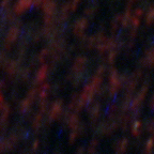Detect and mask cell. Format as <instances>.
Returning <instances> with one entry per match:
<instances>
[{"instance_id":"1","label":"cell","mask_w":154,"mask_h":154,"mask_svg":"<svg viewBox=\"0 0 154 154\" xmlns=\"http://www.w3.org/2000/svg\"><path fill=\"white\" fill-rule=\"evenodd\" d=\"M153 147H154V141L152 139H150L147 143V147H146V152H147L148 154L151 153V151L153 150Z\"/></svg>"},{"instance_id":"2","label":"cell","mask_w":154,"mask_h":154,"mask_svg":"<svg viewBox=\"0 0 154 154\" xmlns=\"http://www.w3.org/2000/svg\"><path fill=\"white\" fill-rule=\"evenodd\" d=\"M134 134H139V132H140V123L139 122H137V123H135V125H134Z\"/></svg>"},{"instance_id":"3","label":"cell","mask_w":154,"mask_h":154,"mask_svg":"<svg viewBox=\"0 0 154 154\" xmlns=\"http://www.w3.org/2000/svg\"><path fill=\"white\" fill-rule=\"evenodd\" d=\"M152 105H153V107H154V97H153V101H152Z\"/></svg>"}]
</instances>
